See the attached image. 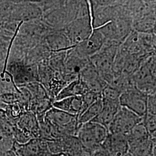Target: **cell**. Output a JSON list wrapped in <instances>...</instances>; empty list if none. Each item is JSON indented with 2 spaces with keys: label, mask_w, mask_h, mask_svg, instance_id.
<instances>
[{
  "label": "cell",
  "mask_w": 156,
  "mask_h": 156,
  "mask_svg": "<svg viewBox=\"0 0 156 156\" xmlns=\"http://www.w3.org/2000/svg\"><path fill=\"white\" fill-rule=\"evenodd\" d=\"M133 26L140 33L146 34L153 31L155 28V15L153 13L144 14L133 23Z\"/></svg>",
  "instance_id": "obj_15"
},
{
  "label": "cell",
  "mask_w": 156,
  "mask_h": 156,
  "mask_svg": "<svg viewBox=\"0 0 156 156\" xmlns=\"http://www.w3.org/2000/svg\"><path fill=\"white\" fill-rule=\"evenodd\" d=\"M49 153V152H48ZM48 153H45V154H40V155H38V156H47V154H48Z\"/></svg>",
  "instance_id": "obj_24"
},
{
  "label": "cell",
  "mask_w": 156,
  "mask_h": 156,
  "mask_svg": "<svg viewBox=\"0 0 156 156\" xmlns=\"http://www.w3.org/2000/svg\"><path fill=\"white\" fill-rule=\"evenodd\" d=\"M122 93L118 90L107 84L101 93V98L104 100L119 101V97Z\"/></svg>",
  "instance_id": "obj_19"
},
{
  "label": "cell",
  "mask_w": 156,
  "mask_h": 156,
  "mask_svg": "<svg viewBox=\"0 0 156 156\" xmlns=\"http://www.w3.org/2000/svg\"><path fill=\"white\" fill-rule=\"evenodd\" d=\"M15 151L18 156H35L49 152L47 140L41 138H32L24 144L16 143Z\"/></svg>",
  "instance_id": "obj_8"
},
{
  "label": "cell",
  "mask_w": 156,
  "mask_h": 156,
  "mask_svg": "<svg viewBox=\"0 0 156 156\" xmlns=\"http://www.w3.org/2000/svg\"><path fill=\"white\" fill-rule=\"evenodd\" d=\"M91 156H111L107 151L102 149L101 147L94 151Z\"/></svg>",
  "instance_id": "obj_21"
},
{
  "label": "cell",
  "mask_w": 156,
  "mask_h": 156,
  "mask_svg": "<svg viewBox=\"0 0 156 156\" xmlns=\"http://www.w3.org/2000/svg\"><path fill=\"white\" fill-rule=\"evenodd\" d=\"M102 107L101 97L89 106L83 113L78 117V123L81 125L84 123L91 122L100 113Z\"/></svg>",
  "instance_id": "obj_14"
},
{
  "label": "cell",
  "mask_w": 156,
  "mask_h": 156,
  "mask_svg": "<svg viewBox=\"0 0 156 156\" xmlns=\"http://www.w3.org/2000/svg\"><path fill=\"white\" fill-rule=\"evenodd\" d=\"M127 136L128 141L145 139L151 136L142 122L136 124Z\"/></svg>",
  "instance_id": "obj_16"
},
{
  "label": "cell",
  "mask_w": 156,
  "mask_h": 156,
  "mask_svg": "<svg viewBox=\"0 0 156 156\" xmlns=\"http://www.w3.org/2000/svg\"><path fill=\"white\" fill-rule=\"evenodd\" d=\"M134 86L149 95L156 93L155 55L146 56L132 75Z\"/></svg>",
  "instance_id": "obj_1"
},
{
  "label": "cell",
  "mask_w": 156,
  "mask_h": 156,
  "mask_svg": "<svg viewBox=\"0 0 156 156\" xmlns=\"http://www.w3.org/2000/svg\"><path fill=\"white\" fill-rule=\"evenodd\" d=\"M46 156H70L67 153H48Z\"/></svg>",
  "instance_id": "obj_23"
},
{
  "label": "cell",
  "mask_w": 156,
  "mask_h": 156,
  "mask_svg": "<svg viewBox=\"0 0 156 156\" xmlns=\"http://www.w3.org/2000/svg\"><path fill=\"white\" fill-rule=\"evenodd\" d=\"M45 119L51 124L67 127L69 125L78 121V117L52 106L45 115Z\"/></svg>",
  "instance_id": "obj_10"
},
{
  "label": "cell",
  "mask_w": 156,
  "mask_h": 156,
  "mask_svg": "<svg viewBox=\"0 0 156 156\" xmlns=\"http://www.w3.org/2000/svg\"><path fill=\"white\" fill-rule=\"evenodd\" d=\"M88 91L85 84L79 78L65 86L57 94L55 101L69 97L83 96Z\"/></svg>",
  "instance_id": "obj_13"
},
{
  "label": "cell",
  "mask_w": 156,
  "mask_h": 156,
  "mask_svg": "<svg viewBox=\"0 0 156 156\" xmlns=\"http://www.w3.org/2000/svg\"><path fill=\"white\" fill-rule=\"evenodd\" d=\"M156 93L148 95L146 113L153 115H156Z\"/></svg>",
  "instance_id": "obj_20"
},
{
  "label": "cell",
  "mask_w": 156,
  "mask_h": 156,
  "mask_svg": "<svg viewBox=\"0 0 156 156\" xmlns=\"http://www.w3.org/2000/svg\"><path fill=\"white\" fill-rule=\"evenodd\" d=\"M131 156V154H129V153H126V154H124V155H123V156Z\"/></svg>",
  "instance_id": "obj_25"
},
{
  "label": "cell",
  "mask_w": 156,
  "mask_h": 156,
  "mask_svg": "<svg viewBox=\"0 0 156 156\" xmlns=\"http://www.w3.org/2000/svg\"><path fill=\"white\" fill-rule=\"evenodd\" d=\"M147 96L135 86L122 93L119 97L120 106H123L141 117L146 111Z\"/></svg>",
  "instance_id": "obj_4"
},
{
  "label": "cell",
  "mask_w": 156,
  "mask_h": 156,
  "mask_svg": "<svg viewBox=\"0 0 156 156\" xmlns=\"http://www.w3.org/2000/svg\"><path fill=\"white\" fill-rule=\"evenodd\" d=\"M105 41L102 34L95 28L89 38L75 45L73 50L78 56L89 59L101 49Z\"/></svg>",
  "instance_id": "obj_6"
},
{
  "label": "cell",
  "mask_w": 156,
  "mask_h": 156,
  "mask_svg": "<svg viewBox=\"0 0 156 156\" xmlns=\"http://www.w3.org/2000/svg\"><path fill=\"white\" fill-rule=\"evenodd\" d=\"M142 120V117H140L126 108L120 106L108 126V133L127 135L131 129Z\"/></svg>",
  "instance_id": "obj_3"
},
{
  "label": "cell",
  "mask_w": 156,
  "mask_h": 156,
  "mask_svg": "<svg viewBox=\"0 0 156 156\" xmlns=\"http://www.w3.org/2000/svg\"><path fill=\"white\" fill-rule=\"evenodd\" d=\"M101 148L111 156H122L128 152V140L126 135L108 133Z\"/></svg>",
  "instance_id": "obj_7"
},
{
  "label": "cell",
  "mask_w": 156,
  "mask_h": 156,
  "mask_svg": "<svg viewBox=\"0 0 156 156\" xmlns=\"http://www.w3.org/2000/svg\"><path fill=\"white\" fill-rule=\"evenodd\" d=\"M92 153H91V151H87L83 147L81 150H80L72 156H91Z\"/></svg>",
  "instance_id": "obj_22"
},
{
  "label": "cell",
  "mask_w": 156,
  "mask_h": 156,
  "mask_svg": "<svg viewBox=\"0 0 156 156\" xmlns=\"http://www.w3.org/2000/svg\"><path fill=\"white\" fill-rule=\"evenodd\" d=\"M102 107L100 113L93 120L99 123L107 129L120 107L119 101L102 100Z\"/></svg>",
  "instance_id": "obj_11"
},
{
  "label": "cell",
  "mask_w": 156,
  "mask_h": 156,
  "mask_svg": "<svg viewBox=\"0 0 156 156\" xmlns=\"http://www.w3.org/2000/svg\"><path fill=\"white\" fill-rule=\"evenodd\" d=\"M82 105V96L69 97L62 98L58 100L54 101L52 102V106L66 112L77 117L80 113Z\"/></svg>",
  "instance_id": "obj_12"
},
{
  "label": "cell",
  "mask_w": 156,
  "mask_h": 156,
  "mask_svg": "<svg viewBox=\"0 0 156 156\" xmlns=\"http://www.w3.org/2000/svg\"><path fill=\"white\" fill-rule=\"evenodd\" d=\"M128 153L132 156L156 155V140L150 136L128 141Z\"/></svg>",
  "instance_id": "obj_9"
},
{
  "label": "cell",
  "mask_w": 156,
  "mask_h": 156,
  "mask_svg": "<svg viewBox=\"0 0 156 156\" xmlns=\"http://www.w3.org/2000/svg\"><path fill=\"white\" fill-rule=\"evenodd\" d=\"M93 31L91 20L89 15L73 20L67 26L65 34L71 45L75 46L89 38Z\"/></svg>",
  "instance_id": "obj_5"
},
{
  "label": "cell",
  "mask_w": 156,
  "mask_h": 156,
  "mask_svg": "<svg viewBox=\"0 0 156 156\" xmlns=\"http://www.w3.org/2000/svg\"><path fill=\"white\" fill-rule=\"evenodd\" d=\"M26 87L37 100L48 99V95L45 88L41 84L37 82H34L27 84Z\"/></svg>",
  "instance_id": "obj_17"
},
{
  "label": "cell",
  "mask_w": 156,
  "mask_h": 156,
  "mask_svg": "<svg viewBox=\"0 0 156 156\" xmlns=\"http://www.w3.org/2000/svg\"><path fill=\"white\" fill-rule=\"evenodd\" d=\"M156 156V155H151V156Z\"/></svg>",
  "instance_id": "obj_26"
},
{
  "label": "cell",
  "mask_w": 156,
  "mask_h": 156,
  "mask_svg": "<svg viewBox=\"0 0 156 156\" xmlns=\"http://www.w3.org/2000/svg\"><path fill=\"white\" fill-rule=\"evenodd\" d=\"M108 133L105 127L91 121L80 126L76 136L84 149L93 153L101 147Z\"/></svg>",
  "instance_id": "obj_2"
},
{
  "label": "cell",
  "mask_w": 156,
  "mask_h": 156,
  "mask_svg": "<svg viewBox=\"0 0 156 156\" xmlns=\"http://www.w3.org/2000/svg\"><path fill=\"white\" fill-rule=\"evenodd\" d=\"M142 122L144 123L151 138L156 140V115L146 113L142 117Z\"/></svg>",
  "instance_id": "obj_18"
}]
</instances>
